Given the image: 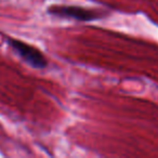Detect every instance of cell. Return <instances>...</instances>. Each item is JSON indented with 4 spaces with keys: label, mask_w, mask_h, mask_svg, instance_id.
I'll list each match as a JSON object with an SVG mask.
<instances>
[{
    "label": "cell",
    "mask_w": 158,
    "mask_h": 158,
    "mask_svg": "<svg viewBox=\"0 0 158 158\" xmlns=\"http://www.w3.org/2000/svg\"><path fill=\"white\" fill-rule=\"evenodd\" d=\"M48 13L63 19H74L80 22H90L105 16V11L100 9L79 7V6L55 5L48 8Z\"/></svg>",
    "instance_id": "1"
},
{
    "label": "cell",
    "mask_w": 158,
    "mask_h": 158,
    "mask_svg": "<svg viewBox=\"0 0 158 158\" xmlns=\"http://www.w3.org/2000/svg\"><path fill=\"white\" fill-rule=\"evenodd\" d=\"M8 44L13 49V51L22 57L23 61L26 62L31 67L37 69H44L48 66V60L44 56L41 51L38 50L36 47L31 46L21 40L14 39V38H8Z\"/></svg>",
    "instance_id": "2"
}]
</instances>
